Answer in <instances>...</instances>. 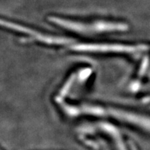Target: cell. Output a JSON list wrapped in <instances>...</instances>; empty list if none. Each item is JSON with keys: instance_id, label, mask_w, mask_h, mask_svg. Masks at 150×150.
Segmentation results:
<instances>
[{"instance_id": "cell-1", "label": "cell", "mask_w": 150, "mask_h": 150, "mask_svg": "<svg viewBox=\"0 0 150 150\" xmlns=\"http://www.w3.org/2000/svg\"><path fill=\"white\" fill-rule=\"evenodd\" d=\"M50 20L52 23L57 24L67 30L82 33H99L114 32V31H124L128 29L127 28L128 26L126 24L115 22H108L105 21V20L104 21L103 20L95 21L93 24L74 21V20L58 18V17H51L50 18Z\"/></svg>"}, {"instance_id": "cell-2", "label": "cell", "mask_w": 150, "mask_h": 150, "mask_svg": "<svg viewBox=\"0 0 150 150\" xmlns=\"http://www.w3.org/2000/svg\"><path fill=\"white\" fill-rule=\"evenodd\" d=\"M147 47L131 45L112 43H84L72 46V50L76 52H95V53H135L144 51Z\"/></svg>"}, {"instance_id": "cell-3", "label": "cell", "mask_w": 150, "mask_h": 150, "mask_svg": "<svg viewBox=\"0 0 150 150\" xmlns=\"http://www.w3.org/2000/svg\"><path fill=\"white\" fill-rule=\"evenodd\" d=\"M1 24L4 25L5 27H8V29L14 30V31H19V32L24 33L31 36L33 40L38 41V42L46 43V44H54V45H62V44H67L70 42L71 40L67 38L62 37H56V36H51V35H45L42 33L38 32V31H35V30L24 27V26L20 25L18 24H15L13 22L4 21L1 20Z\"/></svg>"}]
</instances>
